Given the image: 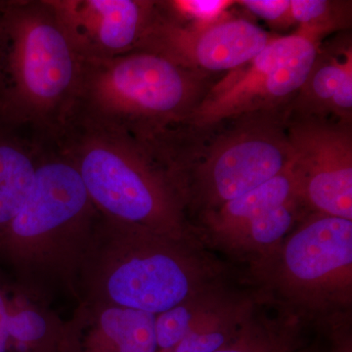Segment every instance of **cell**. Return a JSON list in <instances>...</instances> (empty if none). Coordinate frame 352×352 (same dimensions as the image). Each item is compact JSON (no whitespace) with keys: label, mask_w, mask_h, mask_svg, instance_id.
Here are the masks:
<instances>
[{"label":"cell","mask_w":352,"mask_h":352,"mask_svg":"<svg viewBox=\"0 0 352 352\" xmlns=\"http://www.w3.org/2000/svg\"><path fill=\"white\" fill-rule=\"evenodd\" d=\"M287 106L207 126L176 124L148 138V142L184 205H195L204 214L291 166Z\"/></svg>","instance_id":"1"},{"label":"cell","mask_w":352,"mask_h":352,"mask_svg":"<svg viewBox=\"0 0 352 352\" xmlns=\"http://www.w3.org/2000/svg\"><path fill=\"white\" fill-rule=\"evenodd\" d=\"M212 87L210 75L149 51L82 58L64 120L149 138L188 122Z\"/></svg>","instance_id":"2"},{"label":"cell","mask_w":352,"mask_h":352,"mask_svg":"<svg viewBox=\"0 0 352 352\" xmlns=\"http://www.w3.org/2000/svg\"><path fill=\"white\" fill-rule=\"evenodd\" d=\"M80 67L55 3L2 2L0 120L54 131L71 107Z\"/></svg>","instance_id":"3"},{"label":"cell","mask_w":352,"mask_h":352,"mask_svg":"<svg viewBox=\"0 0 352 352\" xmlns=\"http://www.w3.org/2000/svg\"><path fill=\"white\" fill-rule=\"evenodd\" d=\"M52 138L75 163L89 198L109 214L134 224L179 219L184 204L143 139L69 120Z\"/></svg>","instance_id":"4"},{"label":"cell","mask_w":352,"mask_h":352,"mask_svg":"<svg viewBox=\"0 0 352 352\" xmlns=\"http://www.w3.org/2000/svg\"><path fill=\"white\" fill-rule=\"evenodd\" d=\"M320 45L296 34L274 36L254 59L212 85L185 124L207 126L289 105L307 80Z\"/></svg>","instance_id":"5"},{"label":"cell","mask_w":352,"mask_h":352,"mask_svg":"<svg viewBox=\"0 0 352 352\" xmlns=\"http://www.w3.org/2000/svg\"><path fill=\"white\" fill-rule=\"evenodd\" d=\"M352 122L287 106L298 195L317 214L352 220Z\"/></svg>","instance_id":"6"},{"label":"cell","mask_w":352,"mask_h":352,"mask_svg":"<svg viewBox=\"0 0 352 352\" xmlns=\"http://www.w3.org/2000/svg\"><path fill=\"white\" fill-rule=\"evenodd\" d=\"M273 38L252 21L232 15L214 24H187L155 2L151 20L136 50L156 53L183 68L210 75L248 63Z\"/></svg>","instance_id":"7"},{"label":"cell","mask_w":352,"mask_h":352,"mask_svg":"<svg viewBox=\"0 0 352 352\" xmlns=\"http://www.w3.org/2000/svg\"><path fill=\"white\" fill-rule=\"evenodd\" d=\"M53 142L57 155L51 156L48 136L44 141L31 191L7 231L0 256H11L20 243L64 226L87 205L89 196L80 171L54 140Z\"/></svg>","instance_id":"8"},{"label":"cell","mask_w":352,"mask_h":352,"mask_svg":"<svg viewBox=\"0 0 352 352\" xmlns=\"http://www.w3.org/2000/svg\"><path fill=\"white\" fill-rule=\"evenodd\" d=\"M203 270L195 261L157 252L120 264L107 284L117 307L160 314L188 302L199 292Z\"/></svg>","instance_id":"9"},{"label":"cell","mask_w":352,"mask_h":352,"mask_svg":"<svg viewBox=\"0 0 352 352\" xmlns=\"http://www.w3.org/2000/svg\"><path fill=\"white\" fill-rule=\"evenodd\" d=\"M54 3L80 56L94 59L138 50L155 7V2L136 0Z\"/></svg>","instance_id":"10"},{"label":"cell","mask_w":352,"mask_h":352,"mask_svg":"<svg viewBox=\"0 0 352 352\" xmlns=\"http://www.w3.org/2000/svg\"><path fill=\"white\" fill-rule=\"evenodd\" d=\"M352 220L317 214L291 234L282 250L287 283L314 291L340 277L351 279Z\"/></svg>","instance_id":"11"},{"label":"cell","mask_w":352,"mask_h":352,"mask_svg":"<svg viewBox=\"0 0 352 352\" xmlns=\"http://www.w3.org/2000/svg\"><path fill=\"white\" fill-rule=\"evenodd\" d=\"M289 108L352 122V48L347 38L319 46L307 80Z\"/></svg>","instance_id":"12"},{"label":"cell","mask_w":352,"mask_h":352,"mask_svg":"<svg viewBox=\"0 0 352 352\" xmlns=\"http://www.w3.org/2000/svg\"><path fill=\"white\" fill-rule=\"evenodd\" d=\"M295 200L300 199L295 175L289 166L281 175L245 195L204 212V222L215 239H219L273 208Z\"/></svg>","instance_id":"13"},{"label":"cell","mask_w":352,"mask_h":352,"mask_svg":"<svg viewBox=\"0 0 352 352\" xmlns=\"http://www.w3.org/2000/svg\"><path fill=\"white\" fill-rule=\"evenodd\" d=\"M157 315L122 307L106 309L100 317L102 332L113 352H156Z\"/></svg>","instance_id":"14"},{"label":"cell","mask_w":352,"mask_h":352,"mask_svg":"<svg viewBox=\"0 0 352 352\" xmlns=\"http://www.w3.org/2000/svg\"><path fill=\"white\" fill-rule=\"evenodd\" d=\"M291 16L298 25L296 34L320 43L324 36L347 29L351 22V2L292 0Z\"/></svg>","instance_id":"15"},{"label":"cell","mask_w":352,"mask_h":352,"mask_svg":"<svg viewBox=\"0 0 352 352\" xmlns=\"http://www.w3.org/2000/svg\"><path fill=\"white\" fill-rule=\"evenodd\" d=\"M200 314L175 352H215L230 344L235 333L234 325L220 318H200Z\"/></svg>","instance_id":"16"},{"label":"cell","mask_w":352,"mask_h":352,"mask_svg":"<svg viewBox=\"0 0 352 352\" xmlns=\"http://www.w3.org/2000/svg\"><path fill=\"white\" fill-rule=\"evenodd\" d=\"M200 312V303H182L156 316V340L157 347L162 349H175L189 333Z\"/></svg>","instance_id":"17"},{"label":"cell","mask_w":352,"mask_h":352,"mask_svg":"<svg viewBox=\"0 0 352 352\" xmlns=\"http://www.w3.org/2000/svg\"><path fill=\"white\" fill-rule=\"evenodd\" d=\"M235 2L230 0H180L160 3L175 19L187 24L207 25L228 17L230 15L229 8Z\"/></svg>","instance_id":"18"},{"label":"cell","mask_w":352,"mask_h":352,"mask_svg":"<svg viewBox=\"0 0 352 352\" xmlns=\"http://www.w3.org/2000/svg\"><path fill=\"white\" fill-rule=\"evenodd\" d=\"M236 4L275 27L293 25L289 0H241Z\"/></svg>","instance_id":"19"},{"label":"cell","mask_w":352,"mask_h":352,"mask_svg":"<svg viewBox=\"0 0 352 352\" xmlns=\"http://www.w3.org/2000/svg\"><path fill=\"white\" fill-rule=\"evenodd\" d=\"M215 352H280L274 346H268L265 342L258 340L240 339L236 342H230Z\"/></svg>","instance_id":"20"},{"label":"cell","mask_w":352,"mask_h":352,"mask_svg":"<svg viewBox=\"0 0 352 352\" xmlns=\"http://www.w3.org/2000/svg\"><path fill=\"white\" fill-rule=\"evenodd\" d=\"M2 25V2H0V32H1Z\"/></svg>","instance_id":"21"}]
</instances>
